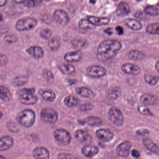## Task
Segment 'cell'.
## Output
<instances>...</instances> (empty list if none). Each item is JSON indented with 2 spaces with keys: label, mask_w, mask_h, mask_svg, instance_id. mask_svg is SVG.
Here are the masks:
<instances>
[{
  "label": "cell",
  "mask_w": 159,
  "mask_h": 159,
  "mask_svg": "<svg viewBox=\"0 0 159 159\" xmlns=\"http://www.w3.org/2000/svg\"><path fill=\"white\" fill-rule=\"evenodd\" d=\"M58 113L54 110L49 108L43 109L41 112V118L47 123L54 124L58 119Z\"/></svg>",
  "instance_id": "5"
},
{
  "label": "cell",
  "mask_w": 159,
  "mask_h": 159,
  "mask_svg": "<svg viewBox=\"0 0 159 159\" xmlns=\"http://www.w3.org/2000/svg\"><path fill=\"white\" fill-rule=\"evenodd\" d=\"M108 117L110 121L116 126H122L124 121L123 115L118 109L116 107H112L108 111Z\"/></svg>",
  "instance_id": "6"
},
{
  "label": "cell",
  "mask_w": 159,
  "mask_h": 159,
  "mask_svg": "<svg viewBox=\"0 0 159 159\" xmlns=\"http://www.w3.org/2000/svg\"><path fill=\"white\" fill-rule=\"evenodd\" d=\"M35 89L34 88H24L20 90L21 93H26V94H32L35 92Z\"/></svg>",
  "instance_id": "47"
},
{
  "label": "cell",
  "mask_w": 159,
  "mask_h": 159,
  "mask_svg": "<svg viewBox=\"0 0 159 159\" xmlns=\"http://www.w3.org/2000/svg\"><path fill=\"white\" fill-rule=\"evenodd\" d=\"M75 138L80 143H85L91 140V136L88 132L82 130H78L75 133Z\"/></svg>",
  "instance_id": "17"
},
{
  "label": "cell",
  "mask_w": 159,
  "mask_h": 159,
  "mask_svg": "<svg viewBox=\"0 0 159 159\" xmlns=\"http://www.w3.org/2000/svg\"><path fill=\"white\" fill-rule=\"evenodd\" d=\"M72 44L76 47H81L84 46V41L79 40H73L72 42Z\"/></svg>",
  "instance_id": "46"
},
{
  "label": "cell",
  "mask_w": 159,
  "mask_h": 159,
  "mask_svg": "<svg viewBox=\"0 0 159 159\" xmlns=\"http://www.w3.org/2000/svg\"><path fill=\"white\" fill-rule=\"evenodd\" d=\"M105 32L108 35H111L113 33V29L112 28H108L105 30Z\"/></svg>",
  "instance_id": "51"
},
{
  "label": "cell",
  "mask_w": 159,
  "mask_h": 159,
  "mask_svg": "<svg viewBox=\"0 0 159 159\" xmlns=\"http://www.w3.org/2000/svg\"><path fill=\"white\" fill-rule=\"evenodd\" d=\"M146 31L150 34L159 35V23L149 24L146 28Z\"/></svg>",
  "instance_id": "34"
},
{
  "label": "cell",
  "mask_w": 159,
  "mask_h": 159,
  "mask_svg": "<svg viewBox=\"0 0 159 159\" xmlns=\"http://www.w3.org/2000/svg\"><path fill=\"white\" fill-rule=\"evenodd\" d=\"M131 153L132 157H135L136 158H139L140 156V153L138 151H137V150H132Z\"/></svg>",
  "instance_id": "50"
},
{
  "label": "cell",
  "mask_w": 159,
  "mask_h": 159,
  "mask_svg": "<svg viewBox=\"0 0 159 159\" xmlns=\"http://www.w3.org/2000/svg\"><path fill=\"white\" fill-rule=\"evenodd\" d=\"M0 159H6V158H5V157H3V156L0 155Z\"/></svg>",
  "instance_id": "57"
},
{
  "label": "cell",
  "mask_w": 159,
  "mask_h": 159,
  "mask_svg": "<svg viewBox=\"0 0 159 159\" xmlns=\"http://www.w3.org/2000/svg\"><path fill=\"white\" fill-rule=\"evenodd\" d=\"M83 54L80 51L68 52L65 54L64 58L68 63H75L81 61L83 58Z\"/></svg>",
  "instance_id": "10"
},
{
  "label": "cell",
  "mask_w": 159,
  "mask_h": 159,
  "mask_svg": "<svg viewBox=\"0 0 159 159\" xmlns=\"http://www.w3.org/2000/svg\"><path fill=\"white\" fill-rule=\"evenodd\" d=\"M16 119L21 126L25 128H30L34 124L35 119V113L31 110H24L17 114Z\"/></svg>",
  "instance_id": "2"
},
{
  "label": "cell",
  "mask_w": 159,
  "mask_h": 159,
  "mask_svg": "<svg viewBox=\"0 0 159 159\" xmlns=\"http://www.w3.org/2000/svg\"><path fill=\"white\" fill-rule=\"evenodd\" d=\"M48 46L52 51H57L61 46L60 39L58 37H53L48 42Z\"/></svg>",
  "instance_id": "32"
},
{
  "label": "cell",
  "mask_w": 159,
  "mask_h": 159,
  "mask_svg": "<svg viewBox=\"0 0 159 159\" xmlns=\"http://www.w3.org/2000/svg\"><path fill=\"white\" fill-rule=\"evenodd\" d=\"M145 81L149 85L154 86L157 84L159 80V77L150 74L145 75L144 77Z\"/></svg>",
  "instance_id": "35"
},
{
  "label": "cell",
  "mask_w": 159,
  "mask_h": 159,
  "mask_svg": "<svg viewBox=\"0 0 159 159\" xmlns=\"http://www.w3.org/2000/svg\"><path fill=\"white\" fill-rule=\"evenodd\" d=\"M38 24V21L31 17L22 18L18 20L15 24V28L19 31H30L35 28Z\"/></svg>",
  "instance_id": "3"
},
{
  "label": "cell",
  "mask_w": 159,
  "mask_h": 159,
  "mask_svg": "<svg viewBox=\"0 0 159 159\" xmlns=\"http://www.w3.org/2000/svg\"><path fill=\"white\" fill-rule=\"evenodd\" d=\"M13 83V85L16 86H20L26 83V81L25 78H23L22 77H18L14 79Z\"/></svg>",
  "instance_id": "39"
},
{
  "label": "cell",
  "mask_w": 159,
  "mask_h": 159,
  "mask_svg": "<svg viewBox=\"0 0 159 159\" xmlns=\"http://www.w3.org/2000/svg\"><path fill=\"white\" fill-rule=\"evenodd\" d=\"M132 144L128 141H124L118 146L116 152L118 155L122 157H126L128 155Z\"/></svg>",
  "instance_id": "12"
},
{
  "label": "cell",
  "mask_w": 159,
  "mask_h": 159,
  "mask_svg": "<svg viewBox=\"0 0 159 159\" xmlns=\"http://www.w3.org/2000/svg\"><path fill=\"white\" fill-rule=\"evenodd\" d=\"M121 70L125 73L132 75H137L141 71L140 68L138 66L131 63L123 65L121 67Z\"/></svg>",
  "instance_id": "11"
},
{
  "label": "cell",
  "mask_w": 159,
  "mask_h": 159,
  "mask_svg": "<svg viewBox=\"0 0 159 159\" xmlns=\"http://www.w3.org/2000/svg\"><path fill=\"white\" fill-rule=\"evenodd\" d=\"M58 159H76V158L71 155L66 153H59L58 155Z\"/></svg>",
  "instance_id": "45"
},
{
  "label": "cell",
  "mask_w": 159,
  "mask_h": 159,
  "mask_svg": "<svg viewBox=\"0 0 159 159\" xmlns=\"http://www.w3.org/2000/svg\"><path fill=\"white\" fill-rule=\"evenodd\" d=\"M17 38L14 35H8L4 37V41L6 44H10L16 42Z\"/></svg>",
  "instance_id": "42"
},
{
  "label": "cell",
  "mask_w": 159,
  "mask_h": 159,
  "mask_svg": "<svg viewBox=\"0 0 159 159\" xmlns=\"http://www.w3.org/2000/svg\"><path fill=\"white\" fill-rule=\"evenodd\" d=\"M26 52L34 58L40 59L43 57L44 52L40 46H34L30 47L26 50Z\"/></svg>",
  "instance_id": "18"
},
{
  "label": "cell",
  "mask_w": 159,
  "mask_h": 159,
  "mask_svg": "<svg viewBox=\"0 0 159 159\" xmlns=\"http://www.w3.org/2000/svg\"><path fill=\"white\" fill-rule=\"evenodd\" d=\"M8 63V57L3 54H0V67L6 65Z\"/></svg>",
  "instance_id": "44"
},
{
  "label": "cell",
  "mask_w": 159,
  "mask_h": 159,
  "mask_svg": "<svg viewBox=\"0 0 159 159\" xmlns=\"http://www.w3.org/2000/svg\"><path fill=\"white\" fill-rule=\"evenodd\" d=\"M2 113L1 111H0V119H1V118L2 117Z\"/></svg>",
  "instance_id": "56"
},
{
  "label": "cell",
  "mask_w": 159,
  "mask_h": 159,
  "mask_svg": "<svg viewBox=\"0 0 159 159\" xmlns=\"http://www.w3.org/2000/svg\"><path fill=\"white\" fill-rule=\"evenodd\" d=\"M55 139L60 145L66 146L71 141V137L70 133L64 129H57L54 132Z\"/></svg>",
  "instance_id": "4"
},
{
  "label": "cell",
  "mask_w": 159,
  "mask_h": 159,
  "mask_svg": "<svg viewBox=\"0 0 159 159\" xmlns=\"http://www.w3.org/2000/svg\"><path fill=\"white\" fill-rule=\"evenodd\" d=\"M137 134L140 136H146L149 134V131L147 129L139 130L137 131Z\"/></svg>",
  "instance_id": "48"
},
{
  "label": "cell",
  "mask_w": 159,
  "mask_h": 159,
  "mask_svg": "<svg viewBox=\"0 0 159 159\" xmlns=\"http://www.w3.org/2000/svg\"><path fill=\"white\" fill-rule=\"evenodd\" d=\"M145 12L147 14L151 15H157L159 14V10L158 8L155 6L153 5H149L145 7L144 9Z\"/></svg>",
  "instance_id": "36"
},
{
  "label": "cell",
  "mask_w": 159,
  "mask_h": 159,
  "mask_svg": "<svg viewBox=\"0 0 159 159\" xmlns=\"http://www.w3.org/2000/svg\"><path fill=\"white\" fill-rule=\"evenodd\" d=\"M7 1L6 0H0V7L4 6L7 3Z\"/></svg>",
  "instance_id": "52"
},
{
  "label": "cell",
  "mask_w": 159,
  "mask_h": 159,
  "mask_svg": "<svg viewBox=\"0 0 159 159\" xmlns=\"http://www.w3.org/2000/svg\"><path fill=\"white\" fill-rule=\"evenodd\" d=\"M141 102L146 105L152 106L158 104L159 99L157 97L150 94H144L141 97Z\"/></svg>",
  "instance_id": "19"
},
{
  "label": "cell",
  "mask_w": 159,
  "mask_h": 159,
  "mask_svg": "<svg viewBox=\"0 0 159 159\" xmlns=\"http://www.w3.org/2000/svg\"><path fill=\"white\" fill-rule=\"evenodd\" d=\"M12 98L11 93L9 89L0 86V98L4 101H10Z\"/></svg>",
  "instance_id": "25"
},
{
  "label": "cell",
  "mask_w": 159,
  "mask_h": 159,
  "mask_svg": "<svg viewBox=\"0 0 159 159\" xmlns=\"http://www.w3.org/2000/svg\"><path fill=\"white\" fill-rule=\"evenodd\" d=\"M14 144V140L10 136H3L0 138V151H5L10 149Z\"/></svg>",
  "instance_id": "15"
},
{
  "label": "cell",
  "mask_w": 159,
  "mask_h": 159,
  "mask_svg": "<svg viewBox=\"0 0 159 159\" xmlns=\"http://www.w3.org/2000/svg\"><path fill=\"white\" fill-rule=\"evenodd\" d=\"M60 71L65 74H72L75 72L76 69L73 65L68 64H63L59 66Z\"/></svg>",
  "instance_id": "27"
},
{
  "label": "cell",
  "mask_w": 159,
  "mask_h": 159,
  "mask_svg": "<svg viewBox=\"0 0 159 159\" xmlns=\"http://www.w3.org/2000/svg\"><path fill=\"white\" fill-rule=\"evenodd\" d=\"M143 145L147 149L154 153H159V147L150 140L145 139L143 140Z\"/></svg>",
  "instance_id": "29"
},
{
  "label": "cell",
  "mask_w": 159,
  "mask_h": 159,
  "mask_svg": "<svg viewBox=\"0 0 159 159\" xmlns=\"http://www.w3.org/2000/svg\"><path fill=\"white\" fill-rule=\"evenodd\" d=\"M97 137L103 142L110 141L114 137V133L108 129H101L97 131L96 132Z\"/></svg>",
  "instance_id": "9"
},
{
  "label": "cell",
  "mask_w": 159,
  "mask_h": 159,
  "mask_svg": "<svg viewBox=\"0 0 159 159\" xmlns=\"http://www.w3.org/2000/svg\"><path fill=\"white\" fill-rule=\"evenodd\" d=\"M86 72L88 75L92 77H100L106 74L107 70L101 66L93 65L87 68Z\"/></svg>",
  "instance_id": "7"
},
{
  "label": "cell",
  "mask_w": 159,
  "mask_h": 159,
  "mask_svg": "<svg viewBox=\"0 0 159 159\" xmlns=\"http://www.w3.org/2000/svg\"><path fill=\"white\" fill-rule=\"evenodd\" d=\"M33 155L36 159H49V152L43 147H38L34 150Z\"/></svg>",
  "instance_id": "16"
},
{
  "label": "cell",
  "mask_w": 159,
  "mask_h": 159,
  "mask_svg": "<svg viewBox=\"0 0 159 159\" xmlns=\"http://www.w3.org/2000/svg\"><path fill=\"white\" fill-rule=\"evenodd\" d=\"M39 94L44 100L49 102L54 101L56 98L54 92L50 90L40 89Z\"/></svg>",
  "instance_id": "22"
},
{
  "label": "cell",
  "mask_w": 159,
  "mask_h": 159,
  "mask_svg": "<svg viewBox=\"0 0 159 159\" xmlns=\"http://www.w3.org/2000/svg\"><path fill=\"white\" fill-rule=\"evenodd\" d=\"M75 92L81 96L86 98H93L96 95L93 90L85 87H77L75 89Z\"/></svg>",
  "instance_id": "20"
},
{
  "label": "cell",
  "mask_w": 159,
  "mask_h": 159,
  "mask_svg": "<svg viewBox=\"0 0 159 159\" xmlns=\"http://www.w3.org/2000/svg\"><path fill=\"white\" fill-rule=\"evenodd\" d=\"M116 31L119 35H121L123 34V32H124L123 28L120 26H117L116 28Z\"/></svg>",
  "instance_id": "49"
},
{
  "label": "cell",
  "mask_w": 159,
  "mask_h": 159,
  "mask_svg": "<svg viewBox=\"0 0 159 159\" xmlns=\"http://www.w3.org/2000/svg\"><path fill=\"white\" fill-rule=\"evenodd\" d=\"M125 24L132 30L138 31L142 28V24L139 21L132 18H127L124 20Z\"/></svg>",
  "instance_id": "23"
},
{
  "label": "cell",
  "mask_w": 159,
  "mask_h": 159,
  "mask_svg": "<svg viewBox=\"0 0 159 159\" xmlns=\"http://www.w3.org/2000/svg\"><path fill=\"white\" fill-rule=\"evenodd\" d=\"M2 20H3V17L1 14L0 13V22H1Z\"/></svg>",
  "instance_id": "55"
},
{
  "label": "cell",
  "mask_w": 159,
  "mask_h": 159,
  "mask_svg": "<svg viewBox=\"0 0 159 159\" xmlns=\"http://www.w3.org/2000/svg\"><path fill=\"white\" fill-rule=\"evenodd\" d=\"M25 1L24 0H16V1H14V2L15 3H18V4H20V3H24Z\"/></svg>",
  "instance_id": "53"
},
{
  "label": "cell",
  "mask_w": 159,
  "mask_h": 159,
  "mask_svg": "<svg viewBox=\"0 0 159 159\" xmlns=\"http://www.w3.org/2000/svg\"><path fill=\"white\" fill-rule=\"evenodd\" d=\"M82 152L86 157L92 158L98 153L99 149L96 146L87 145L84 147Z\"/></svg>",
  "instance_id": "21"
},
{
  "label": "cell",
  "mask_w": 159,
  "mask_h": 159,
  "mask_svg": "<svg viewBox=\"0 0 159 159\" xmlns=\"http://www.w3.org/2000/svg\"><path fill=\"white\" fill-rule=\"evenodd\" d=\"M94 107V106L90 103H87V104H83L79 107V109L82 111H88L92 110Z\"/></svg>",
  "instance_id": "43"
},
{
  "label": "cell",
  "mask_w": 159,
  "mask_h": 159,
  "mask_svg": "<svg viewBox=\"0 0 159 159\" xmlns=\"http://www.w3.org/2000/svg\"><path fill=\"white\" fill-rule=\"evenodd\" d=\"M90 2H91V3L93 2V3H95V2H96V1H90Z\"/></svg>",
  "instance_id": "58"
},
{
  "label": "cell",
  "mask_w": 159,
  "mask_h": 159,
  "mask_svg": "<svg viewBox=\"0 0 159 159\" xmlns=\"http://www.w3.org/2000/svg\"><path fill=\"white\" fill-rule=\"evenodd\" d=\"M155 68L156 70L158 71V73H159V61H157L155 64Z\"/></svg>",
  "instance_id": "54"
},
{
  "label": "cell",
  "mask_w": 159,
  "mask_h": 159,
  "mask_svg": "<svg viewBox=\"0 0 159 159\" xmlns=\"http://www.w3.org/2000/svg\"><path fill=\"white\" fill-rule=\"evenodd\" d=\"M129 58L133 60H141L144 57V54L138 50H133L129 51L128 53Z\"/></svg>",
  "instance_id": "30"
},
{
  "label": "cell",
  "mask_w": 159,
  "mask_h": 159,
  "mask_svg": "<svg viewBox=\"0 0 159 159\" xmlns=\"http://www.w3.org/2000/svg\"><path fill=\"white\" fill-rule=\"evenodd\" d=\"M87 19L95 26L107 25L109 24L110 21V19L108 17H100L95 16H88Z\"/></svg>",
  "instance_id": "14"
},
{
  "label": "cell",
  "mask_w": 159,
  "mask_h": 159,
  "mask_svg": "<svg viewBox=\"0 0 159 159\" xmlns=\"http://www.w3.org/2000/svg\"><path fill=\"white\" fill-rule=\"evenodd\" d=\"M130 11L129 6L127 2H122L119 4L117 10V14L120 16H125L129 14Z\"/></svg>",
  "instance_id": "24"
},
{
  "label": "cell",
  "mask_w": 159,
  "mask_h": 159,
  "mask_svg": "<svg viewBox=\"0 0 159 159\" xmlns=\"http://www.w3.org/2000/svg\"><path fill=\"white\" fill-rule=\"evenodd\" d=\"M43 1H25L24 2L25 5L29 8L34 7L35 6H39L42 4Z\"/></svg>",
  "instance_id": "38"
},
{
  "label": "cell",
  "mask_w": 159,
  "mask_h": 159,
  "mask_svg": "<svg viewBox=\"0 0 159 159\" xmlns=\"http://www.w3.org/2000/svg\"><path fill=\"white\" fill-rule=\"evenodd\" d=\"M121 90L119 87L115 86L111 88L108 90V96L112 99H116L121 95Z\"/></svg>",
  "instance_id": "31"
},
{
  "label": "cell",
  "mask_w": 159,
  "mask_h": 159,
  "mask_svg": "<svg viewBox=\"0 0 159 159\" xmlns=\"http://www.w3.org/2000/svg\"><path fill=\"white\" fill-rule=\"evenodd\" d=\"M20 102L26 105H34L37 103V98L32 94L21 93L19 98Z\"/></svg>",
  "instance_id": "13"
},
{
  "label": "cell",
  "mask_w": 159,
  "mask_h": 159,
  "mask_svg": "<svg viewBox=\"0 0 159 159\" xmlns=\"http://www.w3.org/2000/svg\"><path fill=\"white\" fill-rule=\"evenodd\" d=\"M122 44L117 40H104L100 44L97 51V57L102 61H106L113 58L121 49Z\"/></svg>",
  "instance_id": "1"
},
{
  "label": "cell",
  "mask_w": 159,
  "mask_h": 159,
  "mask_svg": "<svg viewBox=\"0 0 159 159\" xmlns=\"http://www.w3.org/2000/svg\"><path fill=\"white\" fill-rule=\"evenodd\" d=\"M80 28L84 30H91L94 29L95 26L88 21V19H81L79 23Z\"/></svg>",
  "instance_id": "33"
},
{
  "label": "cell",
  "mask_w": 159,
  "mask_h": 159,
  "mask_svg": "<svg viewBox=\"0 0 159 159\" xmlns=\"http://www.w3.org/2000/svg\"><path fill=\"white\" fill-rule=\"evenodd\" d=\"M139 111L141 113L142 115H145L152 116V113L151 112L148 108L147 107H144V106H141L139 107Z\"/></svg>",
  "instance_id": "41"
},
{
  "label": "cell",
  "mask_w": 159,
  "mask_h": 159,
  "mask_svg": "<svg viewBox=\"0 0 159 159\" xmlns=\"http://www.w3.org/2000/svg\"><path fill=\"white\" fill-rule=\"evenodd\" d=\"M53 34V32L49 29H44L40 32V36L44 39H47L50 38Z\"/></svg>",
  "instance_id": "37"
},
{
  "label": "cell",
  "mask_w": 159,
  "mask_h": 159,
  "mask_svg": "<svg viewBox=\"0 0 159 159\" xmlns=\"http://www.w3.org/2000/svg\"><path fill=\"white\" fill-rule=\"evenodd\" d=\"M43 76L46 80L47 81H51L54 78V76L51 71L48 70H45L43 71Z\"/></svg>",
  "instance_id": "40"
},
{
  "label": "cell",
  "mask_w": 159,
  "mask_h": 159,
  "mask_svg": "<svg viewBox=\"0 0 159 159\" xmlns=\"http://www.w3.org/2000/svg\"><path fill=\"white\" fill-rule=\"evenodd\" d=\"M84 123L91 127H99L102 124V120L99 118L95 116H89L86 118L84 120Z\"/></svg>",
  "instance_id": "26"
},
{
  "label": "cell",
  "mask_w": 159,
  "mask_h": 159,
  "mask_svg": "<svg viewBox=\"0 0 159 159\" xmlns=\"http://www.w3.org/2000/svg\"><path fill=\"white\" fill-rule=\"evenodd\" d=\"M53 16L57 23L64 26L67 25L70 21L68 14L63 10H56L53 14Z\"/></svg>",
  "instance_id": "8"
},
{
  "label": "cell",
  "mask_w": 159,
  "mask_h": 159,
  "mask_svg": "<svg viewBox=\"0 0 159 159\" xmlns=\"http://www.w3.org/2000/svg\"><path fill=\"white\" fill-rule=\"evenodd\" d=\"M80 100L75 96L70 95L64 99L65 105L69 107H76L79 104Z\"/></svg>",
  "instance_id": "28"
}]
</instances>
